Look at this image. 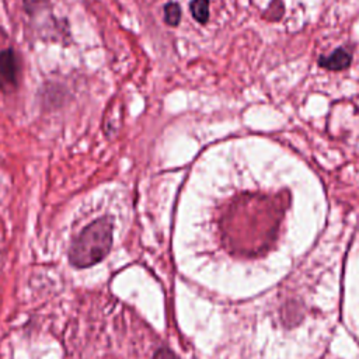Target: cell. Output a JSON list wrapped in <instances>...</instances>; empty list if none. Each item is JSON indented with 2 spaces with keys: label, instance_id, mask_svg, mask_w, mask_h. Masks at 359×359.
Listing matches in <instances>:
<instances>
[{
  "label": "cell",
  "instance_id": "cell-1",
  "mask_svg": "<svg viewBox=\"0 0 359 359\" xmlns=\"http://www.w3.org/2000/svg\"><path fill=\"white\" fill-rule=\"evenodd\" d=\"M114 224L111 217L102 216L86 226L69 248V261L76 268H88L101 262L112 247Z\"/></svg>",
  "mask_w": 359,
  "mask_h": 359
},
{
  "label": "cell",
  "instance_id": "cell-2",
  "mask_svg": "<svg viewBox=\"0 0 359 359\" xmlns=\"http://www.w3.org/2000/svg\"><path fill=\"white\" fill-rule=\"evenodd\" d=\"M20 62L14 49L7 48L0 52V91L10 94L20 84Z\"/></svg>",
  "mask_w": 359,
  "mask_h": 359
},
{
  "label": "cell",
  "instance_id": "cell-3",
  "mask_svg": "<svg viewBox=\"0 0 359 359\" xmlns=\"http://www.w3.org/2000/svg\"><path fill=\"white\" fill-rule=\"evenodd\" d=\"M352 56L349 52H346L344 48L335 49L331 55L328 56H321L318 59V65L321 67H325L328 70H342L346 69L351 65Z\"/></svg>",
  "mask_w": 359,
  "mask_h": 359
},
{
  "label": "cell",
  "instance_id": "cell-4",
  "mask_svg": "<svg viewBox=\"0 0 359 359\" xmlns=\"http://www.w3.org/2000/svg\"><path fill=\"white\" fill-rule=\"evenodd\" d=\"M191 13H192V17L203 24L208 21L209 18V0H192L191 1Z\"/></svg>",
  "mask_w": 359,
  "mask_h": 359
},
{
  "label": "cell",
  "instance_id": "cell-5",
  "mask_svg": "<svg viewBox=\"0 0 359 359\" xmlns=\"http://www.w3.org/2000/svg\"><path fill=\"white\" fill-rule=\"evenodd\" d=\"M181 20V8L177 3H167L164 6V21L168 24V25H178Z\"/></svg>",
  "mask_w": 359,
  "mask_h": 359
},
{
  "label": "cell",
  "instance_id": "cell-6",
  "mask_svg": "<svg viewBox=\"0 0 359 359\" xmlns=\"http://www.w3.org/2000/svg\"><path fill=\"white\" fill-rule=\"evenodd\" d=\"M48 0H24V6H25V10L29 13V14H34L36 13L38 10L43 8L45 3Z\"/></svg>",
  "mask_w": 359,
  "mask_h": 359
},
{
  "label": "cell",
  "instance_id": "cell-7",
  "mask_svg": "<svg viewBox=\"0 0 359 359\" xmlns=\"http://www.w3.org/2000/svg\"><path fill=\"white\" fill-rule=\"evenodd\" d=\"M151 359H178V358H177V355H175L174 352H171L170 349L161 348V349H158V351L154 353V356H153Z\"/></svg>",
  "mask_w": 359,
  "mask_h": 359
}]
</instances>
